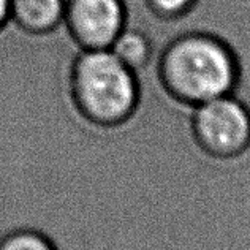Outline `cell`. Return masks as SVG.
Wrapping results in <instances>:
<instances>
[{
    "label": "cell",
    "mask_w": 250,
    "mask_h": 250,
    "mask_svg": "<svg viewBox=\"0 0 250 250\" xmlns=\"http://www.w3.org/2000/svg\"><path fill=\"white\" fill-rule=\"evenodd\" d=\"M157 80L171 100L192 109L236 94L242 63L225 38L212 32L190 30L171 38L160 51Z\"/></svg>",
    "instance_id": "6da1fadb"
},
{
    "label": "cell",
    "mask_w": 250,
    "mask_h": 250,
    "mask_svg": "<svg viewBox=\"0 0 250 250\" xmlns=\"http://www.w3.org/2000/svg\"><path fill=\"white\" fill-rule=\"evenodd\" d=\"M68 95L84 122L113 130L133 119L141 103V84L136 71L109 48L80 49L70 65Z\"/></svg>",
    "instance_id": "7a4b0ae2"
},
{
    "label": "cell",
    "mask_w": 250,
    "mask_h": 250,
    "mask_svg": "<svg viewBox=\"0 0 250 250\" xmlns=\"http://www.w3.org/2000/svg\"><path fill=\"white\" fill-rule=\"evenodd\" d=\"M190 133L205 155L214 160L241 159L250 150V108L236 94L192 108Z\"/></svg>",
    "instance_id": "3957f363"
},
{
    "label": "cell",
    "mask_w": 250,
    "mask_h": 250,
    "mask_svg": "<svg viewBox=\"0 0 250 250\" xmlns=\"http://www.w3.org/2000/svg\"><path fill=\"white\" fill-rule=\"evenodd\" d=\"M128 24L125 0H67L63 25L80 49H106Z\"/></svg>",
    "instance_id": "277c9868"
},
{
    "label": "cell",
    "mask_w": 250,
    "mask_h": 250,
    "mask_svg": "<svg viewBox=\"0 0 250 250\" xmlns=\"http://www.w3.org/2000/svg\"><path fill=\"white\" fill-rule=\"evenodd\" d=\"M67 0H11L10 21L32 37H44L63 25Z\"/></svg>",
    "instance_id": "5b68a950"
},
{
    "label": "cell",
    "mask_w": 250,
    "mask_h": 250,
    "mask_svg": "<svg viewBox=\"0 0 250 250\" xmlns=\"http://www.w3.org/2000/svg\"><path fill=\"white\" fill-rule=\"evenodd\" d=\"M109 49L114 56L131 70H143L154 57V42L141 27L125 25L111 43Z\"/></svg>",
    "instance_id": "8992f818"
},
{
    "label": "cell",
    "mask_w": 250,
    "mask_h": 250,
    "mask_svg": "<svg viewBox=\"0 0 250 250\" xmlns=\"http://www.w3.org/2000/svg\"><path fill=\"white\" fill-rule=\"evenodd\" d=\"M0 250H59L46 233L35 228H15L0 236Z\"/></svg>",
    "instance_id": "52a82bcc"
},
{
    "label": "cell",
    "mask_w": 250,
    "mask_h": 250,
    "mask_svg": "<svg viewBox=\"0 0 250 250\" xmlns=\"http://www.w3.org/2000/svg\"><path fill=\"white\" fill-rule=\"evenodd\" d=\"M200 0H144L146 8L160 21H179L192 11Z\"/></svg>",
    "instance_id": "ba28073f"
},
{
    "label": "cell",
    "mask_w": 250,
    "mask_h": 250,
    "mask_svg": "<svg viewBox=\"0 0 250 250\" xmlns=\"http://www.w3.org/2000/svg\"><path fill=\"white\" fill-rule=\"evenodd\" d=\"M10 8L11 0H0V32L10 22Z\"/></svg>",
    "instance_id": "9c48e42d"
}]
</instances>
